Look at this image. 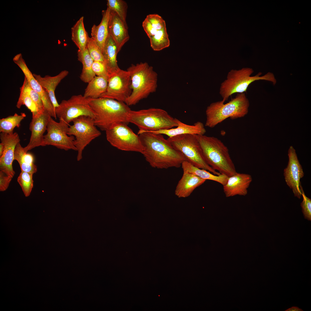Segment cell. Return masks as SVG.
<instances>
[{
	"instance_id": "cell-1",
	"label": "cell",
	"mask_w": 311,
	"mask_h": 311,
	"mask_svg": "<svg viewBox=\"0 0 311 311\" xmlns=\"http://www.w3.org/2000/svg\"><path fill=\"white\" fill-rule=\"evenodd\" d=\"M138 135L143 147L142 154L152 167L179 168L186 160L183 154L175 149L162 134L144 132Z\"/></svg>"
},
{
	"instance_id": "cell-2",
	"label": "cell",
	"mask_w": 311,
	"mask_h": 311,
	"mask_svg": "<svg viewBox=\"0 0 311 311\" xmlns=\"http://www.w3.org/2000/svg\"><path fill=\"white\" fill-rule=\"evenodd\" d=\"M87 98L95 114V125L101 130L129 123L128 117L131 110L125 103L106 98Z\"/></svg>"
},
{
	"instance_id": "cell-3",
	"label": "cell",
	"mask_w": 311,
	"mask_h": 311,
	"mask_svg": "<svg viewBox=\"0 0 311 311\" xmlns=\"http://www.w3.org/2000/svg\"><path fill=\"white\" fill-rule=\"evenodd\" d=\"M204 158L213 169L228 177L237 172L227 147L218 138L204 135H195Z\"/></svg>"
},
{
	"instance_id": "cell-4",
	"label": "cell",
	"mask_w": 311,
	"mask_h": 311,
	"mask_svg": "<svg viewBox=\"0 0 311 311\" xmlns=\"http://www.w3.org/2000/svg\"><path fill=\"white\" fill-rule=\"evenodd\" d=\"M127 70L130 75L132 91L125 103L129 106L136 105L156 91L158 75L146 62L132 64Z\"/></svg>"
},
{
	"instance_id": "cell-5",
	"label": "cell",
	"mask_w": 311,
	"mask_h": 311,
	"mask_svg": "<svg viewBox=\"0 0 311 311\" xmlns=\"http://www.w3.org/2000/svg\"><path fill=\"white\" fill-rule=\"evenodd\" d=\"M249 105L245 93H237L226 103L222 100L213 103L206 111L205 126L213 128L228 118L234 120L243 117L248 114Z\"/></svg>"
},
{
	"instance_id": "cell-6",
	"label": "cell",
	"mask_w": 311,
	"mask_h": 311,
	"mask_svg": "<svg viewBox=\"0 0 311 311\" xmlns=\"http://www.w3.org/2000/svg\"><path fill=\"white\" fill-rule=\"evenodd\" d=\"M254 71L250 68H243L239 70L232 69L227 74L226 79L221 84L219 94L225 102L229 97L235 93L246 92L249 85L257 80H264L271 82L274 85L276 80L273 73L269 72L261 76L259 72L255 76H251Z\"/></svg>"
},
{
	"instance_id": "cell-7",
	"label": "cell",
	"mask_w": 311,
	"mask_h": 311,
	"mask_svg": "<svg viewBox=\"0 0 311 311\" xmlns=\"http://www.w3.org/2000/svg\"><path fill=\"white\" fill-rule=\"evenodd\" d=\"M128 120L129 123L134 124L139 128L138 134L169 129L178 126L176 118L172 117L164 110L155 108L131 110Z\"/></svg>"
},
{
	"instance_id": "cell-8",
	"label": "cell",
	"mask_w": 311,
	"mask_h": 311,
	"mask_svg": "<svg viewBox=\"0 0 311 311\" xmlns=\"http://www.w3.org/2000/svg\"><path fill=\"white\" fill-rule=\"evenodd\" d=\"M167 139L175 149L183 154L186 160L194 166L206 170L215 175L221 174L206 162L195 135L183 134L169 137Z\"/></svg>"
},
{
	"instance_id": "cell-9",
	"label": "cell",
	"mask_w": 311,
	"mask_h": 311,
	"mask_svg": "<svg viewBox=\"0 0 311 311\" xmlns=\"http://www.w3.org/2000/svg\"><path fill=\"white\" fill-rule=\"evenodd\" d=\"M72 122L73 124L69 126L67 134L75 137L74 144L78 152L77 160L79 161L82 158V152L85 148L100 136L101 133L95 125L94 119L90 117L80 116Z\"/></svg>"
},
{
	"instance_id": "cell-10",
	"label": "cell",
	"mask_w": 311,
	"mask_h": 311,
	"mask_svg": "<svg viewBox=\"0 0 311 311\" xmlns=\"http://www.w3.org/2000/svg\"><path fill=\"white\" fill-rule=\"evenodd\" d=\"M106 139L113 146L119 150L142 153L143 147L139 135L126 124H120L106 131Z\"/></svg>"
},
{
	"instance_id": "cell-11",
	"label": "cell",
	"mask_w": 311,
	"mask_h": 311,
	"mask_svg": "<svg viewBox=\"0 0 311 311\" xmlns=\"http://www.w3.org/2000/svg\"><path fill=\"white\" fill-rule=\"evenodd\" d=\"M56 117L68 124L80 116H86L94 119V112L87 98L81 94L74 95L67 100H63L55 108Z\"/></svg>"
},
{
	"instance_id": "cell-12",
	"label": "cell",
	"mask_w": 311,
	"mask_h": 311,
	"mask_svg": "<svg viewBox=\"0 0 311 311\" xmlns=\"http://www.w3.org/2000/svg\"><path fill=\"white\" fill-rule=\"evenodd\" d=\"M55 121L51 117L47 125V134L44 135L43 146L51 145L61 149L77 151L74 144L75 137L67 134L69 125L62 120Z\"/></svg>"
},
{
	"instance_id": "cell-13",
	"label": "cell",
	"mask_w": 311,
	"mask_h": 311,
	"mask_svg": "<svg viewBox=\"0 0 311 311\" xmlns=\"http://www.w3.org/2000/svg\"><path fill=\"white\" fill-rule=\"evenodd\" d=\"M132 91L129 72L118 69L111 75L108 79L105 92L100 98L114 99L125 103Z\"/></svg>"
},
{
	"instance_id": "cell-14",
	"label": "cell",
	"mask_w": 311,
	"mask_h": 311,
	"mask_svg": "<svg viewBox=\"0 0 311 311\" xmlns=\"http://www.w3.org/2000/svg\"><path fill=\"white\" fill-rule=\"evenodd\" d=\"M288 162L284 170L285 182L292 189L295 196L300 199L302 196L299 186L300 179L304 176L302 166L297 157L296 150L292 146L288 150Z\"/></svg>"
},
{
	"instance_id": "cell-15",
	"label": "cell",
	"mask_w": 311,
	"mask_h": 311,
	"mask_svg": "<svg viewBox=\"0 0 311 311\" xmlns=\"http://www.w3.org/2000/svg\"><path fill=\"white\" fill-rule=\"evenodd\" d=\"M0 138L4 146L3 153L0 157V170L13 178L15 172L12 164L16 147L20 141L19 136L16 132L10 134L1 132Z\"/></svg>"
},
{
	"instance_id": "cell-16",
	"label": "cell",
	"mask_w": 311,
	"mask_h": 311,
	"mask_svg": "<svg viewBox=\"0 0 311 311\" xmlns=\"http://www.w3.org/2000/svg\"><path fill=\"white\" fill-rule=\"evenodd\" d=\"M51 117L45 109L37 115L32 116L29 125L31 135L29 143L24 147L25 152L37 147L43 146V134L46 131L47 124Z\"/></svg>"
},
{
	"instance_id": "cell-17",
	"label": "cell",
	"mask_w": 311,
	"mask_h": 311,
	"mask_svg": "<svg viewBox=\"0 0 311 311\" xmlns=\"http://www.w3.org/2000/svg\"><path fill=\"white\" fill-rule=\"evenodd\" d=\"M13 60L23 72L24 76L27 79L32 88L39 95L45 109L48 112L52 117L56 119L57 117L55 112V109L48 93L35 79L23 59L22 54H20L17 58H13Z\"/></svg>"
},
{
	"instance_id": "cell-18",
	"label": "cell",
	"mask_w": 311,
	"mask_h": 311,
	"mask_svg": "<svg viewBox=\"0 0 311 311\" xmlns=\"http://www.w3.org/2000/svg\"><path fill=\"white\" fill-rule=\"evenodd\" d=\"M252 181L250 175L237 172L228 177L227 183L223 186V191L227 197L245 196Z\"/></svg>"
},
{
	"instance_id": "cell-19",
	"label": "cell",
	"mask_w": 311,
	"mask_h": 311,
	"mask_svg": "<svg viewBox=\"0 0 311 311\" xmlns=\"http://www.w3.org/2000/svg\"><path fill=\"white\" fill-rule=\"evenodd\" d=\"M110 11L108 24L109 34L115 42L120 52L129 39L128 28L125 26L116 12L111 10Z\"/></svg>"
},
{
	"instance_id": "cell-20",
	"label": "cell",
	"mask_w": 311,
	"mask_h": 311,
	"mask_svg": "<svg viewBox=\"0 0 311 311\" xmlns=\"http://www.w3.org/2000/svg\"><path fill=\"white\" fill-rule=\"evenodd\" d=\"M178 126L175 128L161 130L149 132L156 134L166 135L169 137L183 134L204 135L206 130L204 125L201 122H197L193 125H189L182 122L176 118Z\"/></svg>"
},
{
	"instance_id": "cell-21",
	"label": "cell",
	"mask_w": 311,
	"mask_h": 311,
	"mask_svg": "<svg viewBox=\"0 0 311 311\" xmlns=\"http://www.w3.org/2000/svg\"><path fill=\"white\" fill-rule=\"evenodd\" d=\"M68 71L65 70L57 75L51 76L46 75L42 77L40 75L33 73V76L41 87L48 93L54 109L58 107V103L55 95V89L60 81L69 74Z\"/></svg>"
},
{
	"instance_id": "cell-22",
	"label": "cell",
	"mask_w": 311,
	"mask_h": 311,
	"mask_svg": "<svg viewBox=\"0 0 311 311\" xmlns=\"http://www.w3.org/2000/svg\"><path fill=\"white\" fill-rule=\"evenodd\" d=\"M206 181L192 173L183 172L176 187L175 194L179 198L187 197Z\"/></svg>"
},
{
	"instance_id": "cell-23",
	"label": "cell",
	"mask_w": 311,
	"mask_h": 311,
	"mask_svg": "<svg viewBox=\"0 0 311 311\" xmlns=\"http://www.w3.org/2000/svg\"><path fill=\"white\" fill-rule=\"evenodd\" d=\"M110 10L107 9L102 11V18L98 25L94 24L91 31L92 37L94 39L101 50L103 54L105 44L109 35L108 24L110 16Z\"/></svg>"
},
{
	"instance_id": "cell-24",
	"label": "cell",
	"mask_w": 311,
	"mask_h": 311,
	"mask_svg": "<svg viewBox=\"0 0 311 311\" xmlns=\"http://www.w3.org/2000/svg\"><path fill=\"white\" fill-rule=\"evenodd\" d=\"M119 52L115 42L109 34L105 44L103 55L104 62L107 67L109 77L120 68L117 60V55Z\"/></svg>"
},
{
	"instance_id": "cell-25",
	"label": "cell",
	"mask_w": 311,
	"mask_h": 311,
	"mask_svg": "<svg viewBox=\"0 0 311 311\" xmlns=\"http://www.w3.org/2000/svg\"><path fill=\"white\" fill-rule=\"evenodd\" d=\"M181 166L183 172L192 173L206 180H208L216 181L223 186L226 183L229 177L223 174L215 175L206 170L194 166L186 160L182 163Z\"/></svg>"
},
{
	"instance_id": "cell-26",
	"label": "cell",
	"mask_w": 311,
	"mask_h": 311,
	"mask_svg": "<svg viewBox=\"0 0 311 311\" xmlns=\"http://www.w3.org/2000/svg\"><path fill=\"white\" fill-rule=\"evenodd\" d=\"M34 160L33 155L25 152L24 147L21 145L20 142L18 143L15 149L14 160L18 162L21 171L33 174L36 173L37 168V166L34 164Z\"/></svg>"
},
{
	"instance_id": "cell-27",
	"label": "cell",
	"mask_w": 311,
	"mask_h": 311,
	"mask_svg": "<svg viewBox=\"0 0 311 311\" xmlns=\"http://www.w3.org/2000/svg\"><path fill=\"white\" fill-rule=\"evenodd\" d=\"M108 80L103 77L96 76L88 83L83 96L86 98H100L106 91Z\"/></svg>"
},
{
	"instance_id": "cell-28",
	"label": "cell",
	"mask_w": 311,
	"mask_h": 311,
	"mask_svg": "<svg viewBox=\"0 0 311 311\" xmlns=\"http://www.w3.org/2000/svg\"><path fill=\"white\" fill-rule=\"evenodd\" d=\"M77 54L78 60L82 65L80 78L84 82L88 83L96 76L92 70V65L94 61L90 56L87 48L82 51L78 50Z\"/></svg>"
},
{
	"instance_id": "cell-29",
	"label": "cell",
	"mask_w": 311,
	"mask_h": 311,
	"mask_svg": "<svg viewBox=\"0 0 311 311\" xmlns=\"http://www.w3.org/2000/svg\"><path fill=\"white\" fill-rule=\"evenodd\" d=\"M84 18L80 17L71 28V39L80 51L86 48L89 38L85 28Z\"/></svg>"
},
{
	"instance_id": "cell-30",
	"label": "cell",
	"mask_w": 311,
	"mask_h": 311,
	"mask_svg": "<svg viewBox=\"0 0 311 311\" xmlns=\"http://www.w3.org/2000/svg\"><path fill=\"white\" fill-rule=\"evenodd\" d=\"M26 117V114L22 113L20 115L15 113L13 115L9 116L0 120V132L7 133H13L16 127H19L21 121Z\"/></svg>"
},
{
	"instance_id": "cell-31",
	"label": "cell",
	"mask_w": 311,
	"mask_h": 311,
	"mask_svg": "<svg viewBox=\"0 0 311 311\" xmlns=\"http://www.w3.org/2000/svg\"><path fill=\"white\" fill-rule=\"evenodd\" d=\"M149 39L151 46L155 51L161 50L168 47L170 45L166 27L158 31L154 35Z\"/></svg>"
},
{
	"instance_id": "cell-32",
	"label": "cell",
	"mask_w": 311,
	"mask_h": 311,
	"mask_svg": "<svg viewBox=\"0 0 311 311\" xmlns=\"http://www.w3.org/2000/svg\"><path fill=\"white\" fill-rule=\"evenodd\" d=\"M107 5V7L116 12L128 28L126 21L128 8L126 2L123 0H108Z\"/></svg>"
},
{
	"instance_id": "cell-33",
	"label": "cell",
	"mask_w": 311,
	"mask_h": 311,
	"mask_svg": "<svg viewBox=\"0 0 311 311\" xmlns=\"http://www.w3.org/2000/svg\"><path fill=\"white\" fill-rule=\"evenodd\" d=\"M33 174L21 171L17 181L26 197L29 196L33 187Z\"/></svg>"
},
{
	"instance_id": "cell-34",
	"label": "cell",
	"mask_w": 311,
	"mask_h": 311,
	"mask_svg": "<svg viewBox=\"0 0 311 311\" xmlns=\"http://www.w3.org/2000/svg\"><path fill=\"white\" fill-rule=\"evenodd\" d=\"M20 90L25 92L31 97L40 111L42 112L45 110L42 101L39 95L32 88L29 82L25 76L22 85L20 88Z\"/></svg>"
},
{
	"instance_id": "cell-35",
	"label": "cell",
	"mask_w": 311,
	"mask_h": 311,
	"mask_svg": "<svg viewBox=\"0 0 311 311\" xmlns=\"http://www.w3.org/2000/svg\"><path fill=\"white\" fill-rule=\"evenodd\" d=\"M20 91V95L16 105L17 108L20 109L22 105H25L32 113V116H35L43 111H39L35 103L27 94L22 91Z\"/></svg>"
},
{
	"instance_id": "cell-36",
	"label": "cell",
	"mask_w": 311,
	"mask_h": 311,
	"mask_svg": "<svg viewBox=\"0 0 311 311\" xmlns=\"http://www.w3.org/2000/svg\"><path fill=\"white\" fill-rule=\"evenodd\" d=\"M86 48L90 56L94 61L104 62L102 51L92 37H89Z\"/></svg>"
},
{
	"instance_id": "cell-37",
	"label": "cell",
	"mask_w": 311,
	"mask_h": 311,
	"mask_svg": "<svg viewBox=\"0 0 311 311\" xmlns=\"http://www.w3.org/2000/svg\"><path fill=\"white\" fill-rule=\"evenodd\" d=\"M299 187L303 199V201L301 203L303 213L306 219L311 221V199L306 196L301 183Z\"/></svg>"
},
{
	"instance_id": "cell-38",
	"label": "cell",
	"mask_w": 311,
	"mask_h": 311,
	"mask_svg": "<svg viewBox=\"0 0 311 311\" xmlns=\"http://www.w3.org/2000/svg\"><path fill=\"white\" fill-rule=\"evenodd\" d=\"M153 27L158 31L166 27L165 20L161 16L157 14H149L146 18Z\"/></svg>"
},
{
	"instance_id": "cell-39",
	"label": "cell",
	"mask_w": 311,
	"mask_h": 311,
	"mask_svg": "<svg viewBox=\"0 0 311 311\" xmlns=\"http://www.w3.org/2000/svg\"><path fill=\"white\" fill-rule=\"evenodd\" d=\"M92 70L96 76L104 77L108 79L109 74L104 62L94 61Z\"/></svg>"
},
{
	"instance_id": "cell-40",
	"label": "cell",
	"mask_w": 311,
	"mask_h": 311,
	"mask_svg": "<svg viewBox=\"0 0 311 311\" xmlns=\"http://www.w3.org/2000/svg\"><path fill=\"white\" fill-rule=\"evenodd\" d=\"M12 178L0 171V191H5L8 188Z\"/></svg>"
},
{
	"instance_id": "cell-41",
	"label": "cell",
	"mask_w": 311,
	"mask_h": 311,
	"mask_svg": "<svg viewBox=\"0 0 311 311\" xmlns=\"http://www.w3.org/2000/svg\"><path fill=\"white\" fill-rule=\"evenodd\" d=\"M142 26L149 38L154 35L158 31L153 27L146 18L143 22Z\"/></svg>"
},
{
	"instance_id": "cell-42",
	"label": "cell",
	"mask_w": 311,
	"mask_h": 311,
	"mask_svg": "<svg viewBox=\"0 0 311 311\" xmlns=\"http://www.w3.org/2000/svg\"><path fill=\"white\" fill-rule=\"evenodd\" d=\"M285 311H303V310L297 306H294L288 308Z\"/></svg>"
},
{
	"instance_id": "cell-43",
	"label": "cell",
	"mask_w": 311,
	"mask_h": 311,
	"mask_svg": "<svg viewBox=\"0 0 311 311\" xmlns=\"http://www.w3.org/2000/svg\"><path fill=\"white\" fill-rule=\"evenodd\" d=\"M4 149V146L3 144L1 142L0 143V157L3 155Z\"/></svg>"
}]
</instances>
